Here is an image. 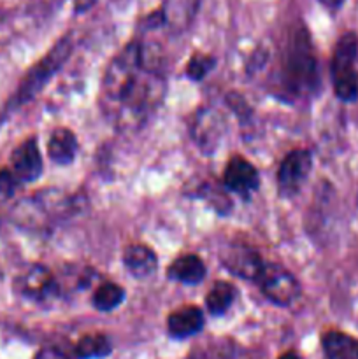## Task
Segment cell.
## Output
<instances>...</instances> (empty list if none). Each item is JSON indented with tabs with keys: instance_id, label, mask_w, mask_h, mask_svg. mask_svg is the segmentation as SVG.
Listing matches in <instances>:
<instances>
[{
	"instance_id": "6da1fadb",
	"label": "cell",
	"mask_w": 358,
	"mask_h": 359,
	"mask_svg": "<svg viewBox=\"0 0 358 359\" xmlns=\"http://www.w3.org/2000/svg\"><path fill=\"white\" fill-rule=\"evenodd\" d=\"M167 93V79L150 62L140 41L126 44L102 77L100 109L118 132L135 133L147 125Z\"/></svg>"
},
{
	"instance_id": "7a4b0ae2",
	"label": "cell",
	"mask_w": 358,
	"mask_h": 359,
	"mask_svg": "<svg viewBox=\"0 0 358 359\" xmlns=\"http://www.w3.org/2000/svg\"><path fill=\"white\" fill-rule=\"evenodd\" d=\"M81 210L76 196L56 188L42 189L14 205L11 217L14 224L35 233H51Z\"/></svg>"
},
{
	"instance_id": "3957f363",
	"label": "cell",
	"mask_w": 358,
	"mask_h": 359,
	"mask_svg": "<svg viewBox=\"0 0 358 359\" xmlns=\"http://www.w3.org/2000/svg\"><path fill=\"white\" fill-rule=\"evenodd\" d=\"M277 79L284 93L293 98L312 97L318 91V60L304 25H297L291 30Z\"/></svg>"
},
{
	"instance_id": "277c9868",
	"label": "cell",
	"mask_w": 358,
	"mask_h": 359,
	"mask_svg": "<svg viewBox=\"0 0 358 359\" xmlns=\"http://www.w3.org/2000/svg\"><path fill=\"white\" fill-rule=\"evenodd\" d=\"M74 42L69 35L60 39L34 67L27 72V76L21 79L20 86L16 88L13 95H11L9 102L4 107L2 119H6L11 112H16L18 109L27 105L28 102L34 100L42 90H44L46 84L53 79L56 72L63 67V63L70 58L72 55Z\"/></svg>"
},
{
	"instance_id": "5b68a950",
	"label": "cell",
	"mask_w": 358,
	"mask_h": 359,
	"mask_svg": "<svg viewBox=\"0 0 358 359\" xmlns=\"http://www.w3.org/2000/svg\"><path fill=\"white\" fill-rule=\"evenodd\" d=\"M357 55L358 37L353 32H346L337 41L330 63L333 91L343 102H353L358 97V72L354 69Z\"/></svg>"
},
{
	"instance_id": "8992f818",
	"label": "cell",
	"mask_w": 358,
	"mask_h": 359,
	"mask_svg": "<svg viewBox=\"0 0 358 359\" xmlns=\"http://www.w3.org/2000/svg\"><path fill=\"white\" fill-rule=\"evenodd\" d=\"M256 284L263 297L277 307H290L298 300L302 291L297 277L276 263H265Z\"/></svg>"
},
{
	"instance_id": "52a82bcc",
	"label": "cell",
	"mask_w": 358,
	"mask_h": 359,
	"mask_svg": "<svg viewBox=\"0 0 358 359\" xmlns=\"http://www.w3.org/2000/svg\"><path fill=\"white\" fill-rule=\"evenodd\" d=\"M227 133L223 114L213 107H202L195 112L190 125V135L204 154H214Z\"/></svg>"
},
{
	"instance_id": "ba28073f",
	"label": "cell",
	"mask_w": 358,
	"mask_h": 359,
	"mask_svg": "<svg viewBox=\"0 0 358 359\" xmlns=\"http://www.w3.org/2000/svg\"><path fill=\"white\" fill-rule=\"evenodd\" d=\"M16 291L34 304H49L60 297V286L51 270L32 265L16 279Z\"/></svg>"
},
{
	"instance_id": "9c48e42d",
	"label": "cell",
	"mask_w": 358,
	"mask_h": 359,
	"mask_svg": "<svg viewBox=\"0 0 358 359\" xmlns=\"http://www.w3.org/2000/svg\"><path fill=\"white\" fill-rule=\"evenodd\" d=\"M312 170V154L307 149H295L283 158L277 168V191L281 196H293L300 191Z\"/></svg>"
},
{
	"instance_id": "30bf717a",
	"label": "cell",
	"mask_w": 358,
	"mask_h": 359,
	"mask_svg": "<svg viewBox=\"0 0 358 359\" xmlns=\"http://www.w3.org/2000/svg\"><path fill=\"white\" fill-rule=\"evenodd\" d=\"M218 258H220L223 269L228 270L232 276L242 280H251V283L258 280L260 273L265 266V262L255 249L244 244H235V242L223 245Z\"/></svg>"
},
{
	"instance_id": "8fae6325",
	"label": "cell",
	"mask_w": 358,
	"mask_h": 359,
	"mask_svg": "<svg viewBox=\"0 0 358 359\" xmlns=\"http://www.w3.org/2000/svg\"><path fill=\"white\" fill-rule=\"evenodd\" d=\"M223 184L228 191L249 198L260 186V174L255 165L242 156L228 160L223 174Z\"/></svg>"
},
{
	"instance_id": "7c38bea8",
	"label": "cell",
	"mask_w": 358,
	"mask_h": 359,
	"mask_svg": "<svg viewBox=\"0 0 358 359\" xmlns=\"http://www.w3.org/2000/svg\"><path fill=\"white\" fill-rule=\"evenodd\" d=\"M11 172L18 182H34L42 174V156L34 137L23 140L11 154Z\"/></svg>"
},
{
	"instance_id": "4fadbf2b",
	"label": "cell",
	"mask_w": 358,
	"mask_h": 359,
	"mask_svg": "<svg viewBox=\"0 0 358 359\" xmlns=\"http://www.w3.org/2000/svg\"><path fill=\"white\" fill-rule=\"evenodd\" d=\"M200 0H165L158 9L161 18V27L172 34H183L192 27L199 11Z\"/></svg>"
},
{
	"instance_id": "5bb4252c",
	"label": "cell",
	"mask_w": 358,
	"mask_h": 359,
	"mask_svg": "<svg viewBox=\"0 0 358 359\" xmlns=\"http://www.w3.org/2000/svg\"><path fill=\"white\" fill-rule=\"evenodd\" d=\"M204 312L195 305H185L171 312L167 318V332L174 339H190L204 328Z\"/></svg>"
},
{
	"instance_id": "9a60e30c",
	"label": "cell",
	"mask_w": 358,
	"mask_h": 359,
	"mask_svg": "<svg viewBox=\"0 0 358 359\" xmlns=\"http://www.w3.org/2000/svg\"><path fill=\"white\" fill-rule=\"evenodd\" d=\"M123 265L137 279H146L157 273L158 256L144 244H130L123 251Z\"/></svg>"
},
{
	"instance_id": "2e32d148",
	"label": "cell",
	"mask_w": 358,
	"mask_h": 359,
	"mask_svg": "<svg viewBox=\"0 0 358 359\" xmlns=\"http://www.w3.org/2000/svg\"><path fill=\"white\" fill-rule=\"evenodd\" d=\"M79 142L72 130L56 128L48 140V156L55 165L65 167L76 160Z\"/></svg>"
},
{
	"instance_id": "e0dca14e",
	"label": "cell",
	"mask_w": 358,
	"mask_h": 359,
	"mask_svg": "<svg viewBox=\"0 0 358 359\" xmlns=\"http://www.w3.org/2000/svg\"><path fill=\"white\" fill-rule=\"evenodd\" d=\"M206 265H204V262L197 255L179 256V258H175L171 263L167 270L168 279L175 280V283L188 284V286L202 283L206 279Z\"/></svg>"
},
{
	"instance_id": "ac0fdd59",
	"label": "cell",
	"mask_w": 358,
	"mask_h": 359,
	"mask_svg": "<svg viewBox=\"0 0 358 359\" xmlns=\"http://www.w3.org/2000/svg\"><path fill=\"white\" fill-rule=\"evenodd\" d=\"M321 344L329 359H358V340L346 333H326Z\"/></svg>"
},
{
	"instance_id": "d6986e66",
	"label": "cell",
	"mask_w": 358,
	"mask_h": 359,
	"mask_svg": "<svg viewBox=\"0 0 358 359\" xmlns=\"http://www.w3.org/2000/svg\"><path fill=\"white\" fill-rule=\"evenodd\" d=\"M235 297H237V290L234 287V284L225 283V280H220V283L214 284L211 287V291L206 297V307L207 312L211 316H223L227 314L228 309L234 304Z\"/></svg>"
},
{
	"instance_id": "ffe728a7",
	"label": "cell",
	"mask_w": 358,
	"mask_h": 359,
	"mask_svg": "<svg viewBox=\"0 0 358 359\" xmlns=\"http://www.w3.org/2000/svg\"><path fill=\"white\" fill-rule=\"evenodd\" d=\"M125 300V290L114 283H104L93 291L91 304L97 311L111 312L118 309Z\"/></svg>"
},
{
	"instance_id": "44dd1931",
	"label": "cell",
	"mask_w": 358,
	"mask_h": 359,
	"mask_svg": "<svg viewBox=\"0 0 358 359\" xmlns=\"http://www.w3.org/2000/svg\"><path fill=\"white\" fill-rule=\"evenodd\" d=\"M111 353V342L105 335L100 333H90L81 337L76 344V356L79 359H98L105 358Z\"/></svg>"
},
{
	"instance_id": "7402d4cb",
	"label": "cell",
	"mask_w": 358,
	"mask_h": 359,
	"mask_svg": "<svg viewBox=\"0 0 358 359\" xmlns=\"http://www.w3.org/2000/svg\"><path fill=\"white\" fill-rule=\"evenodd\" d=\"M214 65H216V58L214 56L195 53L190 58V62L186 63V77L199 83V81H202L214 69Z\"/></svg>"
},
{
	"instance_id": "603a6c76",
	"label": "cell",
	"mask_w": 358,
	"mask_h": 359,
	"mask_svg": "<svg viewBox=\"0 0 358 359\" xmlns=\"http://www.w3.org/2000/svg\"><path fill=\"white\" fill-rule=\"evenodd\" d=\"M16 188L18 181L13 175V172L9 168L0 170V205H4V203H7L13 198L14 193H16Z\"/></svg>"
},
{
	"instance_id": "cb8c5ba5",
	"label": "cell",
	"mask_w": 358,
	"mask_h": 359,
	"mask_svg": "<svg viewBox=\"0 0 358 359\" xmlns=\"http://www.w3.org/2000/svg\"><path fill=\"white\" fill-rule=\"evenodd\" d=\"M93 2L95 0H74V9H76V13H83V11L90 9Z\"/></svg>"
},
{
	"instance_id": "d4e9b609",
	"label": "cell",
	"mask_w": 358,
	"mask_h": 359,
	"mask_svg": "<svg viewBox=\"0 0 358 359\" xmlns=\"http://www.w3.org/2000/svg\"><path fill=\"white\" fill-rule=\"evenodd\" d=\"M319 2L325 7H329V9H339L344 4V0H319Z\"/></svg>"
},
{
	"instance_id": "484cf974",
	"label": "cell",
	"mask_w": 358,
	"mask_h": 359,
	"mask_svg": "<svg viewBox=\"0 0 358 359\" xmlns=\"http://www.w3.org/2000/svg\"><path fill=\"white\" fill-rule=\"evenodd\" d=\"M279 359H300V356L297 353H284Z\"/></svg>"
}]
</instances>
